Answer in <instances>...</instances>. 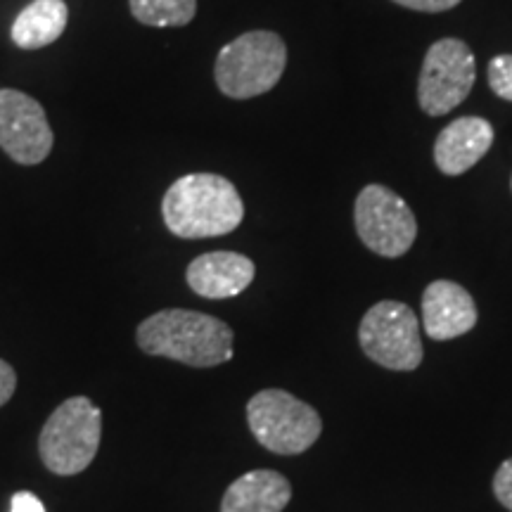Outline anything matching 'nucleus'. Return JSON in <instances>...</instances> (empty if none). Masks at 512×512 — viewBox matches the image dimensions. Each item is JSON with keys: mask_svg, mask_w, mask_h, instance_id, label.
I'll use <instances>...</instances> for the list:
<instances>
[{"mask_svg": "<svg viewBox=\"0 0 512 512\" xmlns=\"http://www.w3.org/2000/svg\"><path fill=\"white\" fill-rule=\"evenodd\" d=\"M494 145V126L482 117H460L439 133L434 162L446 176L470 171Z\"/></svg>", "mask_w": 512, "mask_h": 512, "instance_id": "f8f14e48", "label": "nucleus"}, {"mask_svg": "<svg viewBox=\"0 0 512 512\" xmlns=\"http://www.w3.org/2000/svg\"><path fill=\"white\" fill-rule=\"evenodd\" d=\"M0 147L17 164L36 166L53 150V128L41 102L27 93L0 91Z\"/></svg>", "mask_w": 512, "mask_h": 512, "instance_id": "1a4fd4ad", "label": "nucleus"}, {"mask_svg": "<svg viewBox=\"0 0 512 512\" xmlns=\"http://www.w3.org/2000/svg\"><path fill=\"white\" fill-rule=\"evenodd\" d=\"M247 425L261 446L278 456H299L323 432L318 411L283 389H264L247 403Z\"/></svg>", "mask_w": 512, "mask_h": 512, "instance_id": "39448f33", "label": "nucleus"}, {"mask_svg": "<svg viewBox=\"0 0 512 512\" xmlns=\"http://www.w3.org/2000/svg\"><path fill=\"white\" fill-rule=\"evenodd\" d=\"M162 216L166 228L178 238H219L240 226L245 219V204L228 178L188 174L166 190Z\"/></svg>", "mask_w": 512, "mask_h": 512, "instance_id": "f03ea898", "label": "nucleus"}, {"mask_svg": "<svg viewBox=\"0 0 512 512\" xmlns=\"http://www.w3.org/2000/svg\"><path fill=\"white\" fill-rule=\"evenodd\" d=\"M358 342L382 368L406 373L422 363L420 323L408 304L377 302L358 325Z\"/></svg>", "mask_w": 512, "mask_h": 512, "instance_id": "423d86ee", "label": "nucleus"}, {"mask_svg": "<svg viewBox=\"0 0 512 512\" xmlns=\"http://www.w3.org/2000/svg\"><path fill=\"white\" fill-rule=\"evenodd\" d=\"M10 512H46V505L41 503V498L29 494V491H19V494L12 496Z\"/></svg>", "mask_w": 512, "mask_h": 512, "instance_id": "aec40b11", "label": "nucleus"}, {"mask_svg": "<svg viewBox=\"0 0 512 512\" xmlns=\"http://www.w3.org/2000/svg\"><path fill=\"white\" fill-rule=\"evenodd\" d=\"M254 275V261L245 254L209 252L192 261L185 280L190 290L204 299H230L245 292L252 285Z\"/></svg>", "mask_w": 512, "mask_h": 512, "instance_id": "9b49d317", "label": "nucleus"}, {"mask_svg": "<svg viewBox=\"0 0 512 512\" xmlns=\"http://www.w3.org/2000/svg\"><path fill=\"white\" fill-rule=\"evenodd\" d=\"M285 41L273 31H249L221 48L216 57L219 91L233 100H247L271 91L285 72Z\"/></svg>", "mask_w": 512, "mask_h": 512, "instance_id": "20e7f679", "label": "nucleus"}, {"mask_svg": "<svg viewBox=\"0 0 512 512\" xmlns=\"http://www.w3.org/2000/svg\"><path fill=\"white\" fill-rule=\"evenodd\" d=\"M292 498V484L275 470H252L228 486L221 512H283Z\"/></svg>", "mask_w": 512, "mask_h": 512, "instance_id": "ddd939ff", "label": "nucleus"}, {"mask_svg": "<svg viewBox=\"0 0 512 512\" xmlns=\"http://www.w3.org/2000/svg\"><path fill=\"white\" fill-rule=\"evenodd\" d=\"M477 79V64L470 46L458 38H441L427 50L422 62L418 100L430 117L453 112L470 95Z\"/></svg>", "mask_w": 512, "mask_h": 512, "instance_id": "6e6552de", "label": "nucleus"}, {"mask_svg": "<svg viewBox=\"0 0 512 512\" xmlns=\"http://www.w3.org/2000/svg\"><path fill=\"white\" fill-rule=\"evenodd\" d=\"M422 325L437 342L467 335L477 325L472 294L451 280H434L422 294Z\"/></svg>", "mask_w": 512, "mask_h": 512, "instance_id": "9d476101", "label": "nucleus"}, {"mask_svg": "<svg viewBox=\"0 0 512 512\" xmlns=\"http://www.w3.org/2000/svg\"><path fill=\"white\" fill-rule=\"evenodd\" d=\"M102 411L88 396H72L57 406L38 437V453L53 475L72 477L98 456Z\"/></svg>", "mask_w": 512, "mask_h": 512, "instance_id": "7ed1b4c3", "label": "nucleus"}, {"mask_svg": "<svg viewBox=\"0 0 512 512\" xmlns=\"http://www.w3.org/2000/svg\"><path fill=\"white\" fill-rule=\"evenodd\" d=\"M394 3L418 12H446L456 8L460 0H394Z\"/></svg>", "mask_w": 512, "mask_h": 512, "instance_id": "a211bd4d", "label": "nucleus"}, {"mask_svg": "<svg viewBox=\"0 0 512 512\" xmlns=\"http://www.w3.org/2000/svg\"><path fill=\"white\" fill-rule=\"evenodd\" d=\"M356 233L370 252L399 259L418 238V221L411 207L384 185H366L356 197Z\"/></svg>", "mask_w": 512, "mask_h": 512, "instance_id": "0eeeda50", "label": "nucleus"}, {"mask_svg": "<svg viewBox=\"0 0 512 512\" xmlns=\"http://www.w3.org/2000/svg\"><path fill=\"white\" fill-rule=\"evenodd\" d=\"M128 5L147 27H185L197 12V0H128Z\"/></svg>", "mask_w": 512, "mask_h": 512, "instance_id": "2eb2a0df", "label": "nucleus"}, {"mask_svg": "<svg viewBox=\"0 0 512 512\" xmlns=\"http://www.w3.org/2000/svg\"><path fill=\"white\" fill-rule=\"evenodd\" d=\"M69 22L64 0H34L19 12L12 24V41L22 50H38L55 43Z\"/></svg>", "mask_w": 512, "mask_h": 512, "instance_id": "4468645a", "label": "nucleus"}, {"mask_svg": "<svg viewBox=\"0 0 512 512\" xmlns=\"http://www.w3.org/2000/svg\"><path fill=\"white\" fill-rule=\"evenodd\" d=\"M489 86L498 98L512 102V55H498L489 62Z\"/></svg>", "mask_w": 512, "mask_h": 512, "instance_id": "dca6fc26", "label": "nucleus"}, {"mask_svg": "<svg viewBox=\"0 0 512 512\" xmlns=\"http://www.w3.org/2000/svg\"><path fill=\"white\" fill-rule=\"evenodd\" d=\"M15 389H17V373L12 370L10 363H5L3 358H0V408L15 396Z\"/></svg>", "mask_w": 512, "mask_h": 512, "instance_id": "6ab92c4d", "label": "nucleus"}, {"mask_svg": "<svg viewBox=\"0 0 512 512\" xmlns=\"http://www.w3.org/2000/svg\"><path fill=\"white\" fill-rule=\"evenodd\" d=\"M136 339L147 356H162L190 368H214L233 358L230 325L200 311H159L138 325Z\"/></svg>", "mask_w": 512, "mask_h": 512, "instance_id": "f257e3e1", "label": "nucleus"}, {"mask_svg": "<svg viewBox=\"0 0 512 512\" xmlns=\"http://www.w3.org/2000/svg\"><path fill=\"white\" fill-rule=\"evenodd\" d=\"M494 494L498 498V503L512 512V458L505 460V463L496 470Z\"/></svg>", "mask_w": 512, "mask_h": 512, "instance_id": "f3484780", "label": "nucleus"}]
</instances>
